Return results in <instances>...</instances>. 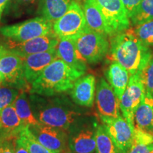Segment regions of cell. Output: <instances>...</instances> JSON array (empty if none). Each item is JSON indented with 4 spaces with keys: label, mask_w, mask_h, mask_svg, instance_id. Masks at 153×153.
<instances>
[{
    "label": "cell",
    "mask_w": 153,
    "mask_h": 153,
    "mask_svg": "<svg viewBox=\"0 0 153 153\" xmlns=\"http://www.w3.org/2000/svg\"><path fill=\"white\" fill-rule=\"evenodd\" d=\"M110 53L114 61L126 68L130 76L140 73L152 55L150 48L130 28L111 36Z\"/></svg>",
    "instance_id": "obj_1"
},
{
    "label": "cell",
    "mask_w": 153,
    "mask_h": 153,
    "mask_svg": "<svg viewBox=\"0 0 153 153\" xmlns=\"http://www.w3.org/2000/svg\"><path fill=\"white\" fill-rule=\"evenodd\" d=\"M84 74L57 57L31 84L30 92L43 97L65 92L70 90L76 80Z\"/></svg>",
    "instance_id": "obj_2"
},
{
    "label": "cell",
    "mask_w": 153,
    "mask_h": 153,
    "mask_svg": "<svg viewBox=\"0 0 153 153\" xmlns=\"http://www.w3.org/2000/svg\"><path fill=\"white\" fill-rule=\"evenodd\" d=\"M30 100L34 116L44 125L65 131L72 127L81 116L72 105L61 99H48L36 94L31 96Z\"/></svg>",
    "instance_id": "obj_3"
},
{
    "label": "cell",
    "mask_w": 153,
    "mask_h": 153,
    "mask_svg": "<svg viewBox=\"0 0 153 153\" xmlns=\"http://www.w3.org/2000/svg\"><path fill=\"white\" fill-rule=\"evenodd\" d=\"M74 40L79 54L89 64L101 62L106 56L109 50L110 44L107 36L88 28Z\"/></svg>",
    "instance_id": "obj_4"
},
{
    "label": "cell",
    "mask_w": 153,
    "mask_h": 153,
    "mask_svg": "<svg viewBox=\"0 0 153 153\" xmlns=\"http://www.w3.org/2000/svg\"><path fill=\"white\" fill-rule=\"evenodd\" d=\"M52 32L53 23L43 17H37L20 24L3 26L0 28L1 35L9 41L18 43L47 35Z\"/></svg>",
    "instance_id": "obj_5"
},
{
    "label": "cell",
    "mask_w": 153,
    "mask_h": 153,
    "mask_svg": "<svg viewBox=\"0 0 153 153\" xmlns=\"http://www.w3.org/2000/svg\"><path fill=\"white\" fill-rule=\"evenodd\" d=\"M87 28L82 6L72 1L65 14L53 24V30L59 38H74Z\"/></svg>",
    "instance_id": "obj_6"
},
{
    "label": "cell",
    "mask_w": 153,
    "mask_h": 153,
    "mask_svg": "<svg viewBox=\"0 0 153 153\" xmlns=\"http://www.w3.org/2000/svg\"><path fill=\"white\" fill-rule=\"evenodd\" d=\"M0 72L4 78V83L22 89L28 82L24 77L23 57L0 45Z\"/></svg>",
    "instance_id": "obj_7"
},
{
    "label": "cell",
    "mask_w": 153,
    "mask_h": 153,
    "mask_svg": "<svg viewBox=\"0 0 153 153\" xmlns=\"http://www.w3.org/2000/svg\"><path fill=\"white\" fill-rule=\"evenodd\" d=\"M106 23L108 36L128 29L131 22L121 0H95Z\"/></svg>",
    "instance_id": "obj_8"
},
{
    "label": "cell",
    "mask_w": 153,
    "mask_h": 153,
    "mask_svg": "<svg viewBox=\"0 0 153 153\" xmlns=\"http://www.w3.org/2000/svg\"><path fill=\"white\" fill-rule=\"evenodd\" d=\"M145 97V89L139 74L130 76L128 84L120 99V110L134 129V115Z\"/></svg>",
    "instance_id": "obj_9"
},
{
    "label": "cell",
    "mask_w": 153,
    "mask_h": 153,
    "mask_svg": "<svg viewBox=\"0 0 153 153\" xmlns=\"http://www.w3.org/2000/svg\"><path fill=\"white\" fill-rule=\"evenodd\" d=\"M105 129L121 153H128L133 140V128L123 116H101Z\"/></svg>",
    "instance_id": "obj_10"
},
{
    "label": "cell",
    "mask_w": 153,
    "mask_h": 153,
    "mask_svg": "<svg viewBox=\"0 0 153 153\" xmlns=\"http://www.w3.org/2000/svg\"><path fill=\"white\" fill-rule=\"evenodd\" d=\"M28 128L36 139L45 148L56 152L68 153V137L63 130L41 123Z\"/></svg>",
    "instance_id": "obj_11"
},
{
    "label": "cell",
    "mask_w": 153,
    "mask_h": 153,
    "mask_svg": "<svg viewBox=\"0 0 153 153\" xmlns=\"http://www.w3.org/2000/svg\"><path fill=\"white\" fill-rule=\"evenodd\" d=\"M59 41L60 38L55 35L54 32H52L47 35L34 38L21 43L9 41L7 48L20 56L26 57L55 48Z\"/></svg>",
    "instance_id": "obj_12"
},
{
    "label": "cell",
    "mask_w": 153,
    "mask_h": 153,
    "mask_svg": "<svg viewBox=\"0 0 153 153\" xmlns=\"http://www.w3.org/2000/svg\"><path fill=\"white\" fill-rule=\"evenodd\" d=\"M96 103L101 116L114 118L120 116L119 99L110 84L104 78H101L97 83Z\"/></svg>",
    "instance_id": "obj_13"
},
{
    "label": "cell",
    "mask_w": 153,
    "mask_h": 153,
    "mask_svg": "<svg viewBox=\"0 0 153 153\" xmlns=\"http://www.w3.org/2000/svg\"><path fill=\"white\" fill-rule=\"evenodd\" d=\"M57 58L56 48L46 52L36 53L23 57L24 77L31 85L53 60Z\"/></svg>",
    "instance_id": "obj_14"
},
{
    "label": "cell",
    "mask_w": 153,
    "mask_h": 153,
    "mask_svg": "<svg viewBox=\"0 0 153 153\" xmlns=\"http://www.w3.org/2000/svg\"><path fill=\"white\" fill-rule=\"evenodd\" d=\"M70 90V96L75 104L84 107H91L95 98V76L90 74L82 75L76 80Z\"/></svg>",
    "instance_id": "obj_15"
},
{
    "label": "cell",
    "mask_w": 153,
    "mask_h": 153,
    "mask_svg": "<svg viewBox=\"0 0 153 153\" xmlns=\"http://www.w3.org/2000/svg\"><path fill=\"white\" fill-rule=\"evenodd\" d=\"M58 58L64 61L72 68L85 74L87 63L82 58L72 38H60L56 47Z\"/></svg>",
    "instance_id": "obj_16"
},
{
    "label": "cell",
    "mask_w": 153,
    "mask_h": 153,
    "mask_svg": "<svg viewBox=\"0 0 153 153\" xmlns=\"http://www.w3.org/2000/svg\"><path fill=\"white\" fill-rule=\"evenodd\" d=\"M11 104L0 112V135L6 140L17 137L27 127Z\"/></svg>",
    "instance_id": "obj_17"
},
{
    "label": "cell",
    "mask_w": 153,
    "mask_h": 153,
    "mask_svg": "<svg viewBox=\"0 0 153 153\" xmlns=\"http://www.w3.org/2000/svg\"><path fill=\"white\" fill-rule=\"evenodd\" d=\"M96 128L86 127L79 130L68 138V146L73 153H94Z\"/></svg>",
    "instance_id": "obj_18"
},
{
    "label": "cell",
    "mask_w": 153,
    "mask_h": 153,
    "mask_svg": "<svg viewBox=\"0 0 153 153\" xmlns=\"http://www.w3.org/2000/svg\"><path fill=\"white\" fill-rule=\"evenodd\" d=\"M106 76L114 89L116 97L120 101L128 84L131 76L128 72L121 65L114 61L107 69Z\"/></svg>",
    "instance_id": "obj_19"
},
{
    "label": "cell",
    "mask_w": 153,
    "mask_h": 153,
    "mask_svg": "<svg viewBox=\"0 0 153 153\" xmlns=\"http://www.w3.org/2000/svg\"><path fill=\"white\" fill-rule=\"evenodd\" d=\"M89 29L108 36L106 23L95 0H85L82 5Z\"/></svg>",
    "instance_id": "obj_20"
},
{
    "label": "cell",
    "mask_w": 153,
    "mask_h": 153,
    "mask_svg": "<svg viewBox=\"0 0 153 153\" xmlns=\"http://www.w3.org/2000/svg\"><path fill=\"white\" fill-rule=\"evenodd\" d=\"M135 128L153 135V98L145 97L134 115Z\"/></svg>",
    "instance_id": "obj_21"
},
{
    "label": "cell",
    "mask_w": 153,
    "mask_h": 153,
    "mask_svg": "<svg viewBox=\"0 0 153 153\" xmlns=\"http://www.w3.org/2000/svg\"><path fill=\"white\" fill-rule=\"evenodd\" d=\"M73 0H43L41 4V14L43 18L51 23L63 16Z\"/></svg>",
    "instance_id": "obj_22"
},
{
    "label": "cell",
    "mask_w": 153,
    "mask_h": 153,
    "mask_svg": "<svg viewBox=\"0 0 153 153\" xmlns=\"http://www.w3.org/2000/svg\"><path fill=\"white\" fill-rule=\"evenodd\" d=\"M12 105L21 119L28 127L38 125L40 123L34 116L27 95L24 91H20Z\"/></svg>",
    "instance_id": "obj_23"
},
{
    "label": "cell",
    "mask_w": 153,
    "mask_h": 153,
    "mask_svg": "<svg viewBox=\"0 0 153 153\" xmlns=\"http://www.w3.org/2000/svg\"><path fill=\"white\" fill-rule=\"evenodd\" d=\"M95 153H121L103 125L96 126Z\"/></svg>",
    "instance_id": "obj_24"
},
{
    "label": "cell",
    "mask_w": 153,
    "mask_h": 153,
    "mask_svg": "<svg viewBox=\"0 0 153 153\" xmlns=\"http://www.w3.org/2000/svg\"><path fill=\"white\" fill-rule=\"evenodd\" d=\"M130 22L134 26L153 20V0H142L130 17Z\"/></svg>",
    "instance_id": "obj_25"
},
{
    "label": "cell",
    "mask_w": 153,
    "mask_h": 153,
    "mask_svg": "<svg viewBox=\"0 0 153 153\" xmlns=\"http://www.w3.org/2000/svg\"><path fill=\"white\" fill-rule=\"evenodd\" d=\"M17 137L28 149L30 153H59L49 150L38 142L30 131L28 126L25 128Z\"/></svg>",
    "instance_id": "obj_26"
},
{
    "label": "cell",
    "mask_w": 153,
    "mask_h": 153,
    "mask_svg": "<svg viewBox=\"0 0 153 153\" xmlns=\"http://www.w3.org/2000/svg\"><path fill=\"white\" fill-rule=\"evenodd\" d=\"M133 31L145 45L153 47V20L135 26Z\"/></svg>",
    "instance_id": "obj_27"
},
{
    "label": "cell",
    "mask_w": 153,
    "mask_h": 153,
    "mask_svg": "<svg viewBox=\"0 0 153 153\" xmlns=\"http://www.w3.org/2000/svg\"><path fill=\"white\" fill-rule=\"evenodd\" d=\"M20 93L16 87L2 84L0 86V112L13 104Z\"/></svg>",
    "instance_id": "obj_28"
},
{
    "label": "cell",
    "mask_w": 153,
    "mask_h": 153,
    "mask_svg": "<svg viewBox=\"0 0 153 153\" xmlns=\"http://www.w3.org/2000/svg\"><path fill=\"white\" fill-rule=\"evenodd\" d=\"M139 74L144 85L145 94L153 98V55Z\"/></svg>",
    "instance_id": "obj_29"
},
{
    "label": "cell",
    "mask_w": 153,
    "mask_h": 153,
    "mask_svg": "<svg viewBox=\"0 0 153 153\" xmlns=\"http://www.w3.org/2000/svg\"><path fill=\"white\" fill-rule=\"evenodd\" d=\"M128 153H152V145L133 138Z\"/></svg>",
    "instance_id": "obj_30"
},
{
    "label": "cell",
    "mask_w": 153,
    "mask_h": 153,
    "mask_svg": "<svg viewBox=\"0 0 153 153\" xmlns=\"http://www.w3.org/2000/svg\"><path fill=\"white\" fill-rule=\"evenodd\" d=\"M123 2L124 7H125L126 12H127L128 16L130 19V17L133 13L134 10L138 5V4L142 0H121Z\"/></svg>",
    "instance_id": "obj_31"
},
{
    "label": "cell",
    "mask_w": 153,
    "mask_h": 153,
    "mask_svg": "<svg viewBox=\"0 0 153 153\" xmlns=\"http://www.w3.org/2000/svg\"><path fill=\"white\" fill-rule=\"evenodd\" d=\"M0 153H15L14 143L9 140H4L0 147Z\"/></svg>",
    "instance_id": "obj_32"
},
{
    "label": "cell",
    "mask_w": 153,
    "mask_h": 153,
    "mask_svg": "<svg viewBox=\"0 0 153 153\" xmlns=\"http://www.w3.org/2000/svg\"><path fill=\"white\" fill-rule=\"evenodd\" d=\"M14 152L15 153H30L28 149L22 144L18 137L14 141Z\"/></svg>",
    "instance_id": "obj_33"
},
{
    "label": "cell",
    "mask_w": 153,
    "mask_h": 153,
    "mask_svg": "<svg viewBox=\"0 0 153 153\" xmlns=\"http://www.w3.org/2000/svg\"><path fill=\"white\" fill-rule=\"evenodd\" d=\"M9 1V0H0V19H1L4 9L6 5H7Z\"/></svg>",
    "instance_id": "obj_34"
},
{
    "label": "cell",
    "mask_w": 153,
    "mask_h": 153,
    "mask_svg": "<svg viewBox=\"0 0 153 153\" xmlns=\"http://www.w3.org/2000/svg\"><path fill=\"white\" fill-rule=\"evenodd\" d=\"M36 0H16V1L21 4H31L35 2Z\"/></svg>",
    "instance_id": "obj_35"
},
{
    "label": "cell",
    "mask_w": 153,
    "mask_h": 153,
    "mask_svg": "<svg viewBox=\"0 0 153 153\" xmlns=\"http://www.w3.org/2000/svg\"><path fill=\"white\" fill-rule=\"evenodd\" d=\"M4 83V78L2 75H1V72H0V86H1Z\"/></svg>",
    "instance_id": "obj_36"
},
{
    "label": "cell",
    "mask_w": 153,
    "mask_h": 153,
    "mask_svg": "<svg viewBox=\"0 0 153 153\" xmlns=\"http://www.w3.org/2000/svg\"><path fill=\"white\" fill-rule=\"evenodd\" d=\"M74 1H76V2H78V3L80 5L82 6V4H83V3L85 2V0H74Z\"/></svg>",
    "instance_id": "obj_37"
},
{
    "label": "cell",
    "mask_w": 153,
    "mask_h": 153,
    "mask_svg": "<svg viewBox=\"0 0 153 153\" xmlns=\"http://www.w3.org/2000/svg\"><path fill=\"white\" fill-rule=\"evenodd\" d=\"M4 140H6V139H4L3 137H1V135H0V147H1V144H2V143L4 142Z\"/></svg>",
    "instance_id": "obj_38"
},
{
    "label": "cell",
    "mask_w": 153,
    "mask_h": 153,
    "mask_svg": "<svg viewBox=\"0 0 153 153\" xmlns=\"http://www.w3.org/2000/svg\"><path fill=\"white\" fill-rule=\"evenodd\" d=\"M152 153H153V144L152 145Z\"/></svg>",
    "instance_id": "obj_39"
},
{
    "label": "cell",
    "mask_w": 153,
    "mask_h": 153,
    "mask_svg": "<svg viewBox=\"0 0 153 153\" xmlns=\"http://www.w3.org/2000/svg\"><path fill=\"white\" fill-rule=\"evenodd\" d=\"M70 153H73V152H70Z\"/></svg>",
    "instance_id": "obj_40"
}]
</instances>
